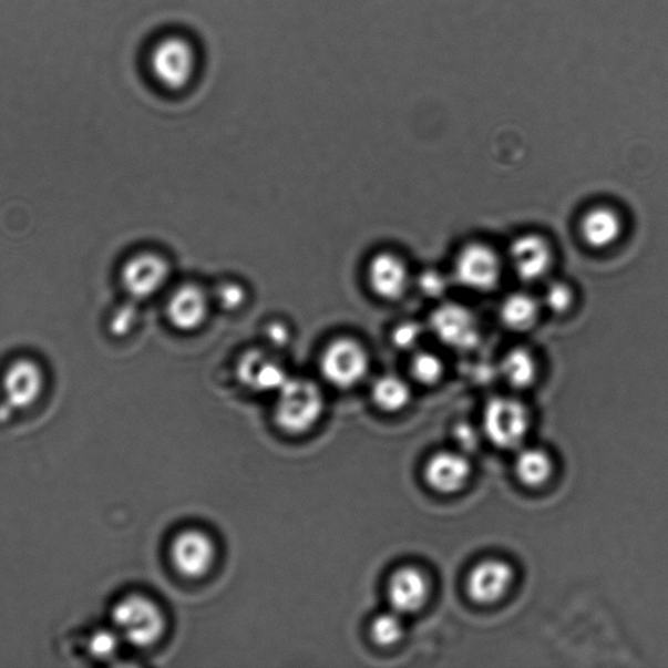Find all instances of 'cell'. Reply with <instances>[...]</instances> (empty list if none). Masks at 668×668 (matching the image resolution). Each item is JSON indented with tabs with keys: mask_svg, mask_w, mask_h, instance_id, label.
<instances>
[{
	"mask_svg": "<svg viewBox=\"0 0 668 668\" xmlns=\"http://www.w3.org/2000/svg\"><path fill=\"white\" fill-rule=\"evenodd\" d=\"M277 393L276 422L286 432L302 434L319 421L325 398L314 381L289 378Z\"/></svg>",
	"mask_w": 668,
	"mask_h": 668,
	"instance_id": "1",
	"label": "cell"
},
{
	"mask_svg": "<svg viewBox=\"0 0 668 668\" xmlns=\"http://www.w3.org/2000/svg\"><path fill=\"white\" fill-rule=\"evenodd\" d=\"M112 620L116 634L136 648H150L164 634L165 619L154 602L138 594H131L116 602Z\"/></svg>",
	"mask_w": 668,
	"mask_h": 668,
	"instance_id": "2",
	"label": "cell"
},
{
	"mask_svg": "<svg viewBox=\"0 0 668 668\" xmlns=\"http://www.w3.org/2000/svg\"><path fill=\"white\" fill-rule=\"evenodd\" d=\"M196 51L185 37L167 35L153 47L150 69L154 79L167 88L179 91L187 86L196 71Z\"/></svg>",
	"mask_w": 668,
	"mask_h": 668,
	"instance_id": "3",
	"label": "cell"
},
{
	"mask_svg": "<svg viewBox=\"0 0 668 668\" xmlns=\"http://www.w3.org/2000/svg\"><path fill=\"white\" fill-rule=\"evenodd\" d=\"M483 428L491 443L502 450H515L526 436L527 410L515 399L496 398L484 410Z\"/></svg>",
	"mask_w": 668,
	"mask_h": 668,
	"instance_id": "4",
	"label": "cell"
},
{
	"mask_svg": "<svg viewBox=\"0 0 668 668\" xmlns=\"http://www.w3.org/2000/svg\"><path fill=\"white\" fill-rule=\"evenodd\" d=\"M369 369V356L356 340H336L321 356L322 377L337 388H351L361 383Z\"/></svg>",
	"mask_w": 668,
	"mask_h": 668,
	"instance_id": "5",
	"label": "cell"
},
{
	"mask_svg": "<svg viewBox=\"0 0 668 668\" xmlns=\"http://www.w3.org/2000/svg\"><path fill=\"white\" fill-rule=\"evenodd\" d=\"M454 274L465 288L489 292L495 289L501 280L502 263L493 248L482 244H470L458 255Z\"/></svg>",
	"mask_w": 668,
	"mask_h": 668,
	"instance_id": "6",
	"label": "cell"
},
{
	"mask_svg": "<svg viewBox=\"0 0 668 668\" xmlns=\"http://www.w3.org/2000/svg\"><path fill=\"white\" fill-rule=\"evenodd\" d=\"M171 274V266L163 256L142 253L124 263L121 280L132 299L144 300L163 290Z\"/></svg>",
	"mask_w": 668,
	"mask_h": 668,
	"instance_id": "7",
	"label": "cell"
},
{
	"mask_svg": "<svg viewBox=\"0 0 668 668\" xmlns=\"http://www.w3.org/2000/svg\"><path fill=\"white\" fill-rule=\"evenodd\" d=\"M430 327L439 341L458 350L473 349L480 328L472 311L458 304H445L431 314Z\"/></svg>",
	"mask_w": 668,
	"mask_h": 668,
	"instance_id": "8",
	"label": "cell"
},
{
	"mask_svg": "<svg viewBox=\"0 0 668 668\" xmlns=\"http://www.w3.org/2000/svg\"><path fill=\"white\" fill-rule=\"evenodd\" d=\"M215 545L204 532H182L173 541L174 568L187 578H199L207 574L215 562Z\"/></svg>",
	"mask_w": 668,
	"mask_h": 668,
	"instance_id": "9",
	"label": "cell"
},
{
	"mask_svg": "<svg viewBox=\"0 0 668 668\" xmlns=\"http://www.w3.org/2000/svg\"><path fill=\"white\" fill-rule=\"evenodd\" d=\"M2 384L11 408L27 409L40 399L45 387V376L39 363L29 358H20L7 367Z\"/></svg>",
	"mask_w": 668,
	"mask_h": 668,
	"instance_id": "10",
	"label": "cell"
},
{
	"mask_svg": "<svg viewBox=\"0 0 668 668\" xmlns=\"http://www.w3.org/2000/svg\"><path fill=\"white\" fill-rule=\"evenodd\" d=\"M510 256L513 269L521 280L538 281L553 264V251L545 238L535 234L521 235L512 241Z\"/></svg>",
	"mask_w": 668,
	"mask_h": 668,
	"instance_id": "11",
	"label": "cell"
},
{
	"mask_svg": "<svg viewBox=\"0 0 668 668\" xmlns=\"http://www.w3.org/2000/svg\"><path fill=\"white\" fill-rule=\"evenodd\" d=\"M513 569L508 563L489 559L470 572L466 583L469 597L476 604L491 605L504 597L513 582Z\"/></svg>",
	"mask_w": 668,
	"mask_h": 668,
	"instance_id": "12",
	"label": "cell"
},
{
	"mask_svg": "<svg viewBox=\"0 0 668 668\" xmlns=\"http://www.w3.org/2000/svg\"><path fill=\"white\" fill-rule=\"evenodd\" d=\"M241 384L256 392H278L289 380L285 367L261 350L245 352L237 367Z\"/></svg>",
	"mask_w": 668,
	"mask_h": 668,
	"instance_id": "13",
	"label": "cell"
},
{
	"mask_svg": "<svg viewBox=\"0 0 668 668\" xmlns=\"http://www.w3.org/2000/svg\"><path fill=\"white\" fill-rule=\"evenodd\" d=\"M209 314V298L199 286L185 285L175 290L166 306L171 325L181 332H194L199 329Z\"/></svg>",
	"mask_w": 668,
	"mask_h": 668,
	"instance_id": "14",
	"label": "cell"
},
{
	"mask_svg": "<svg viewBox=\"0 0 668 668\" xmlns=\"http://www.w3.org/2000/svg\"><path fill=\"white\" fill-rule=\"evenodd\" d=\"M429 597V583L420 569L403 567L395 571L388 584V599L393 612L401 615L413 614Z\"/></svg>",
	"mask_w": 668,
	"mask_h": 668,
	"instance_id": "15",
	"label": "cell"
},
{
	"mask_svg": "<svg viewBox=\"0 0 668 668\" xmlns=\"http://www.w3.org/2000/svg\"><path fill=\"white\" fill-rule=\"evenodd\" d=\"M369 284L373 292L384 300H399L408 290L409 270L405 263L393 254L383 253L369 266Z\"/></svg>",
	"mask_w": 668,
	"mask_h": 668,
	"instance_id": "16",
	"label": "cell"
},
{
	"mask_svg": "<svg viewBox=\"0 0 668 668\" xmlns=\"http://www.w3.org/2000/svg\"><path fill=\"white\" fill-rule=\"evenodd\" d=\"M472 467L459 453L442 452L431 458L425 465L424 476L438 493L452 494L465 486Z\"/></svg>",
	"mask_w": 668,
	"mask_h": 668,
	"instance_id": "17",
	"label": "cell"
},
{
	"mask_svg": "<svg viewBox=\"0 0 668 668\" xmlns=\"http://www.w3.org/2000/svg\"><path fill=\"white\" fill-rule=\"evenodd\" d=\"M621 232L623 225L618 213L606 207L587 212L579 223L583 240L594 249L614 246L619 240Z\"/></svg>",
	"mask_w": 668,
	"mask_h": 668,
	"instance_id": "18",
	"label": "cell"
},
{
	"mask_svg": "<svg viewBox=\"0 0 668 668\" xmlns=\"http://www.w3.org/2000/svg\"><path fill=\"white\" fill-rule=\"evenodd\" d=\"M539 317L537 300L525 292L512 294L503 300L501 319L513 332H526L532 329Z\"/></svg>",
	"mask_w": 668,
	"mask_h": 668,
	"instance_id": "19",
	"label": "cell"
},
{
	"mask_svg": "<svg viewBox=\"0 0 668 668\" xmlns=\"http://www.w3.org/2000/svg\"><path fill=\"white\" fill-rule=\"evenodd\" d=\"M518 480L528 487H539L553 474V461L545 451L538 448H526L516 460Z\"/></svg>",
	"mask_w": 668,
	"mask_h": 668,
	"instance_id": "20",
	"label": "cell"
},
{
	"mask_svg": "<svg viewBox=\"0 0 668 668\" xmlns=\"http://www.w3.org/2000/svg\"><path fill=\"white\" fill-rule=\"evenodd\" d=\"M502 376L512 387L527 388L537 378V363L531 351L513 349L503 358L501 363Z\"/></svg>",
	"mask_w": 668,
	"mask_h": 668,
	"instance_id": "21",
	"label": "cell"
},
{
	"mask_svg": "<svg viewBox=\"0 0 668 668\" xmlns=\"http://www.w3.org/2000/svg\"><path fill=\"white\" fill-rule=\"evenodd\" d=\"M409 386L399 377L386 376L372 387V400L384 411H399L410 401Z\"/></svg>",
	"mask_w": 668,
	"mask_h": 668,
	"instance_id": "22",
	"label": "cell"
},
{
	"mask_svg": "<svg viewBox=\"0 0 668 668\" xmlns=\"http://www.w3.org/2000/svg\"><path fill=\"white\" fill-rule=\"evenodd\" d=\"M401 614L392 612L377 616L371 624V637L380 646L398 644L403 636Z\"/></svg>",
	"mask_w": 668,
	"mask_h": 668,
	"instance_id": "23",
	"label": "cell"
},
{
	"mask_svg": "<svg viewBox=\"0 0 668 668\" xmlns=\"http://www.w3.org/2000/svg\"><path fill=\"white\" fill-rule=\"evenodd\" d=\"M411 376L417 381L425 386H432L438 383L443 377L444 364L442 359L430 351L417 352L413 357V361L410 364Z\"/></svg>",
	"mask_w": 668,
	"mask_h": 668,
	"instance_id": "24",
	"label": "cell"
},
{
	"mask_svg": "<svg viewBox=\"0 0 668 668\" xmlns=\"http://www.w3.org/2000/svg\"><path fill=\"white\" fill-rule=\"evenodd\" d=\"M215 298L225 311H237L246 304L247 291L238 282L226 281L217 286Z\"/></svg>",
	"mask_w": 668,
	"mask_h": 668,
	"instance_id": "25",
	"label": "cell"
},
{
	"mask_svg": "<svg viewBox=\"0 0 668 668\" xmlns=\"http://www.w3.org/2000/svg\"><path fill=\"white\" fill-rule=\"evenodd\" d=\"M574 291L563 282L549 285L545 292V304L556 315L567 314L574 306Z\"/></svg>",
	"mask_w": 668,
	"mask_h": 668,
	"instance_id": "26",
	"label": "cell"
},
{
	"mask_svg": "<svg viewBox=\"0 0 668 668\" xmlns=\"http://www.w3.org/2000/svg\"><path fill=\"white\" fill-rule=\"evenodd\" d=\"M423 329L417 321H402L393 329L392 342L400 350H413L421 343Z\"/></svg>",
	"mask_w": 668,
	"mask_h": 668,
	"instance_id": "27",
	"label": "cell"
},
{
	"mask_svg": "<svg viewBox=\"0 0 668 668\" xmlns=\"http://www.w3.org/2000/svg\"><path fill=\"white\" fill-rule=\"evenodd\" d=\"M420 290L429 298L442 297L446 290V280L436 270H424L418 278Z\"/></svg>",
	"mask_w": 668,
	"mask_h": 668,
	"instance_id": "28",
	"label": "cell"
},
{
	"mask_svg": "<svg viewBox=\"0 0 668 668\" xmlns=\"http://www.w3.org/2000/svg\"><path fill=\"white\" fill-rule=\"evenodd\" d=\"M264 337H266L269 345L282 348L290 341V330L284 322L274 321L269 322L266 329H264Z\"/></svg>",
	"mask_w": 668,
	"mask_h": 668,
	"instance_id": "29",
	"label": "cell"
},
{
	"mask_svg": "<svg viewBox=\"0 0 668 668\" xmlns=\"http://www.w3.org/2000/svg\"><path fill=\"white\" fill-rule=\"evenodd\" d=\"M135 310L131 307H124L123 310L116 315L113 320L114 332L122 333L129 332L135 322Z\"/></svg>",
	"mask_w": 668,
	"mask_h": 668,
	"instance_id": "30",
	"label": "cell"
},
{
	"mask_svg": "<svg viewBox=\"0 0 668 668\" xmlns=\"http://www.w3.org/2000/svg\"><path fill=\"white\" fill-rule=\"evenodd\" d=\"M456 438L459 440V443L466 448H474L476 444H479V436H476L475 431L472 428H469V425H462V428L458 429L456 431Z\"/></svg>",
	"mask_w": 668,
	"mask_h": 668,
	"instance_id": "31",
	"label": "cell"
}]
</instances>
